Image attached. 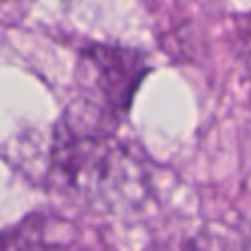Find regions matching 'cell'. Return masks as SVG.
I'll return each mask as SVG.
<instances>
[{
  "instance_id": "1",
  "label": "cell",
  "mask_w": 251,
  "mask_h": 251,
  "mask_svg": "<svg viewBox=\"0 0 251 251\" xmlns=\"http://www.w3.org/2000/svg\"><path fill=\"white\" fill-rule=\"evenodd\" d=\"M49 178L73 201L106 214L141 207L150 192L148 161L137 148L64 122L53 137Z\"/></svg>"
},
{
  "instance_id": "2",
  "label": "cell",
  "mask_w": 251,
  "mask_h": 251,
  "mask_svg": "<svg viewBox=\"0 0 251 251\" xmlns=\"http://www.w3.org/2000/svg\"><path fill=\"white\" fill-rule=\"evenodd\" d=\"M148 73L146 55L113 44L82 49L77 62V104L62 119L86 132H110L130 110L132 97Z\"/></svg>"
},
{
  "instance_id": "3",
  "label": "cell",
  "mask_w": 251,
  "mask_h": 251,
  "mask_svg": "<svg viewBox=\"0 0 251 251\" xmlns=\"http://www.w3.org/2000/svg\"><path fill=\"white\" fill-rule=\"evenodd\" d=\"M238 47H240L245 62H247V66L251 69V16L245 18L238 26Z\"/></svg>"
}]
</instances>
